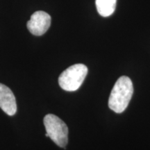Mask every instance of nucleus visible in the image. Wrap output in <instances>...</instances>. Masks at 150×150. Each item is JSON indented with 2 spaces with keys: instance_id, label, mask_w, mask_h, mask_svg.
Here are the masks:
<instances>
[{
  "instance_id": "nucleus-2",
  "label": "nucleus",
  "mask_w": 150,
  "mask_h": 150,
  "mask_svg": "<svg viewBox=\"0 0 150 150\" xmlns=\"http://www.w3.org/2000/svg\"><path fill=\"white\" fill-rule=\"evenodd\" d=\"M88 74V67L83 64L71 65L59 76L60 87L64 91L72 92L78 90Z\"/></svg>"
},
{
  "instance_id": "nucleus-1",
  "label": "nucleus",
  "mask_w": 150,
  "mask_h": 150,
  "mask_svg": "<svg viewBox=\"0 0 150 150\" xmlns=\"http://www.w3.org/2000/svg\"><path fill=\"white\" fill-rule=\"evenodd\" d=\"M134 93V86L130 78L122 76L115 82L108 99V106L117 113L126 109Z\"/></svg>"
},
{
  "instance_id": "nucleus-3",
  "label": "nucleus",
  "mask_w": 150,
  "mask_h": 150,
  "mask_svg": "<svg viewBox=\"0 0 150 150\" xmlns=\"http://www.w3.org/2000/svg\"><path fill=\"white\" fill-rule=\"evenodd\" d=\"M46 134L60 147L65 148L68 142V128L64 122L53 114L44 117Z\"/></svg>"
},
{
  "instance_id": "nucleus-4",
  "label": "nucleus",
  "mask_w": 150,
  "mask_h": 150,
  "mask_svg": "<svg viewBox=\"0 0 150 150\" xmlns=\"http://www.w3.org/2000/svg\"><path fill=\"white\" fill-rule=\"evenodd\" d=\"M51 24V16L46 12L38 11L35 12L29 21L27 28L29 31L35 35H42L47 32Z\"/></svg>"
},
{
  "instance_id": "nucleus-6",
  "label": "nucleus",
  "mask_w": 150,
  "mask_h": 150,
  "mask_svg": "<svg viewBox=\"0 0 150 150\" xmlns=\"http://www.w3.org/2000/svg\"><path fill=\"white\" fill-rule=\"evenodd\" d=\"M117 0H96L97 12L102 17H108L115 10Z\"/></svg>"
},
{
  "instance_id": "nucleus-5",
  "label": "nucleus",
  "mask_w": 150,
  "mask_h": 150,
  "mask_svg": "<svg viewBox=\"0 0 150 150\" xmlns=\"http://www.w3.org/2000/svg\"><path fill=\"white\" fill-rule=\"evenodd\" d=\"M0 108L8 115L16 113L17 104L14 94L6 86L0 83Z\"/></svg>"
}]
</instances>
